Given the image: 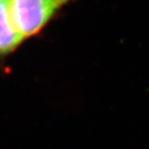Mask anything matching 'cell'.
Here are the masks:
<instances>
[{
    "instance_id": "6da1fadb",
    "label": "cell",
    "mask_w": 149,
    "mask_h": 149,
    "mask_svg": "<svg viewBox=\"0 0 149 149\" xmlns=\"http://www.w3.org/2000/svg\"><path fill=\"white\" fill-rule=\"evenodd\" d=\"M74 0H9L13 23L24 38L42 31L65 6Z\"/></svg>"
},
{
    "instance_id": "7a4b0ae2",
    "label": "cell",
    "mask_w": 149,
    "mask_h": 149,
    "mask_svg": "<svg viewBox=\"0 0 149 149\" xmlns=\"http://www.w3.org/2000/svg\"><path fill=\"white\" fill-rule=\"evenodd\" d=\"M22 40L11 18L9 0H0V54L12 52Z\"/></svg>"
}]
</instances>
